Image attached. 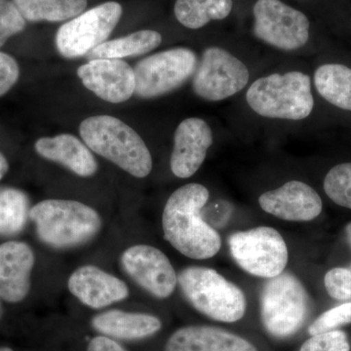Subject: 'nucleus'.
<instances>
[{"label": "nucleus", "instance_id": "nucleus-19", "mask_svg": "<svg viewBox=\"0 0 351 351\" xmlns=\"http://www.w3.org/2000/svg\"><path fill=\"white\" fill-rule=\"evenodd\" d=\"M34 147L43 158L61 164L80 177H91L98 170L89 147L71 134L38 138Z\"/></svg>", "mask_w": 351, "mask_h": 351}, {"label": "nucleus", "instance_id": "nucleus-24", "mask_svg": "<svg viewBox=\"0 0 351 351\" xmlns=\"http://www.w3.org/2000/svg\"><path fill=\"white\" fill-rule=\"evenodd\" d=\"M232 8V0H177L174 13L180 24L198 29L212 21L226 19Z\"/></svg>", "mask_w": 351, "mask_h": 351}, {"label": "nucleus", "instance_id": "nucleus-26", "mask_svg": "<svg viewBox=\"0 0 351 351\" xmlns=\"http://www.w3.org/2000/svg\"><path fill=\"white\" fill-rule=\"evenodd\" d=\"M323 186L332 202L351 210V162L332 167L325 177Z\"/></svg>", "mask_w": 351, "mask_h": 351}, {"label": "nucleus", "instance_id": "nucleus-27", "mask_svg": "<svg viewBox=\"0 0 351 351\" xmlns=\"http://www.w3.org/2000/svg\"><path fill=\"white\" fill-rule=\"evenodd\" d=\"M25 20L12 0H0V48L9 38L24 31Z\"/></svg>", "mask_w": 351, "mask_h": 351}, {"label": "nucleus", "instance_id": "nucleus-6", "mask_svg": "<svg viewBox=\"0 0 351 351\" xmlns=\"http://www.w3.org/2000/svg\"><path fill=\"white\" fill-rule=\"evenodd\" d=\"M260 302L263 327L274 338L292 337L308 315V294L300 279L290 272L267 279Z\"/></svg>", "mask_w": 351, "mask_h": 351}, {"label": "nucleus", "instance_id": "nucleus-25", "mask_svg": "<svg viewBox=\"0 0 351 351\" xmlns=\"http://www.w3.org/2000/svg\"><path fill=\"white\" fill-rule=\"evenodd\" d=\"M29 200L24 191L0 188V235H15L24 230L29 217Z\"/></svg>", "mask_w": 351, "mask_h": 351}, {"label": "nucleus", "instance_id": "nucleus-16", "mask_svg": "<svg viewBox=\"0 0 351 351\" xmlns=\"http://www.w3.org/2000/svg\"><path fill=\"white\" fill-rule=\"evenodd\" d=\"M68 286L71 294L91 308H103L129 295V289L121 279L95 265L76 269L69 277Z\"/></svg>", "mask_w": 351, "mask_h": 351}, {"label": "nucleus", "instance_id": "nucleus-32", "mask_svg": "<svg viewBox=\"0 0 351 351\" xmlns=\"http://www.w3.org/2000/svg\"><path fill=\"white\" fill-rule=\"evenodd\" d=\"M87 351H125L117 341L108 337H96L90 341Z\"/></svg>", "mask_w": 351, "mask_h": 351}, {"label": "nucleus", "instance_id": "nucleus-31", "mask_svg": "<svg viewBox=\"0 0 351 351\" xmlns=\"http://www.w3.org/2000/svg\"><path fill=\"white\" fill-rule=\"evenodd\" d=\"M19 76V64L16 60L6 53L0 52V97L17 83Z\"/></svg>", "mask_w": 351, "mask_h": 351}, {"label": "nucleus", "instance_id": "nucleus-33", "mask_svg": "<svg viewBox=\"0 0 351 351\" xmlns=\"http://www.w3.org/2000/svg\"><path fill=\"white\" fill-rule=\"evenodd\" d=\"M8 161H7L6 157L4 156V154H2V152H0V180L6 175V173L8 172Z\"/></svg>", "mask_w": 351, "mask_h": 351}, {"label": "nucleus", "instance_id": "nucleus-8", "mask_svg": "<svg viewBox=\"0 0 351 351\" xmlns=\"http://www.w3.org/2000/svg\"><path fill=\"white\" fill-rule=\"evenodd\" d=\"M250 78V69L241 59L225 48L211 46L198 62L193 90L201 100L217 103L240 93Z\"/></svg>", "mask_w": 351, "mask_h": 351}, {"label": "nucleus", "instance_id": "nucleus-5", "mask_svg": "<svg viewBox=\"0 0 351 351\" xmlns=\"http://www.w3.org/2000/svg\"><path fill=\"white\" fill-rule=\"evenodd\" d=\"M182 292L196 311L219 322H237L244 317L243 291L215 269L189 267L178 276Z\"/></svg>", "mask_w": 351, "mask_h": 351}, {"label": "nucleus", "instance_id": "nucleus-23", "mask_svg": "<svg viewBox=\"0 0 351 351\" xmlns=\"http://www.w3.org/2000/svg\"><path fill=\"white\" fill-rule=\"evenodd\" d=\"M25 21L63 22L83 13L87 0H12Z\"/></svg>", "mask_w": 351, "mask_h": 351}, {"label": "nucleus", "instance_id": "nucleus-12", "mask_svg": "<svg viewBox=\"0 0 351 351\" xmlns=\"http://www.w3.org/2000/svg\"><path fill=\"white\" fill-rule=\"evenodd\" d=\"M121 263L127 274L157 299H167L174 293L177 274L167 256L156 247H130L122 254Z\"/></svg>", "mask_w": 351, "mask_h": 351}, {"label": "nucleus", "instance_id": "nucleus-17", "mask_svg": "<svg viewBox=\"0 0 351 351\" xmlns=\"http://www.w3.org/2000/svg\"><path fill=\"white\" fill-rule=\"evenodd\" d=\"M34 261V251L25 242L0 245V299L15 304L27 297Z\"/></svg>", "mask_w": 351, "mask_h": 351}, {"label": "nucleus", "instance_id": "nucleus-30", "mask_svg": "<svg viewBox=\"0 0 351 351\" xmlns=\"http://www.w3.org/2000/svg\"><path fill=\"white\" fill-rule=\"evenodd\" d=\"M328 294L338 301L351 300V269L336 267L327 272L324 278Z\"/></svg>", "mask_w": 351, "mask_h": 351}, {"label": "nucleus", "instance_id": "nucleus-29", "mask_svg": "<svg viewBox=\"0 0 351 351\" xmlns=\"http://www.w3.org/2000/svg\"><path fill=\"white\" fill-rule=\"evenodd\" d=\"M300 351H350V345L345 332L334 330L311 336Z\"/></svg>", "mask_w": 351, "mask_h": 351}, {"label": "nucleus", "instance_id": "nucleus-18", "mask_svg": "<svg viewBox=\"0 0 351 351\" xmlns=\"http://www.w3.org/2000/svg\"><path fill=\"white\" fill-rule=\"evenodd\" d=\"M165 351H258L242 337L212 326H189L176 331Z\"/></svg>", "mask_w": 351, "mask_h": 351}, {"label": "nucleus", "instance_id": "nucleus-10", "mask_svg": "<svg viewBox=\"0 0 351 351\" xmlns=\"http://www.w3.org/2000/svg\"><path fill=\"white\" fill-rule=\"evenodd\" d=\"M253 14L254 36L267 46L283 52H295L308 43V18L281 0H257Z\"/></svg>", "mask_w": 351, "mask_h": 351}, {"label": "nucleus", "instance_id": "nucleus-13", "mask_svg": "<svg viewBox=\"0 0 351 351\" xmlns=\"http://www.w3.org/2000/svg\"><path fill=\"white\" fill-rule=\"evenodd\" d=\"M83 85L108 103L128 101L135 94L134 69L120 59L90 60L77 69Z\"/></svg>", "mask_w": 351, "mask_h": 351}, {"label": "nucleus", "instance_id": "nucleus-36", "mask_svg": "<svg viewBox=\"0 0 351 351\" xmlns=\"http://www.w3.org/2000/svg\"><path fill=\"white\" fill-rule=\"evenodd\" d=\"M0 351H14L9 348H0Z\"/></svg>", "mask_w": 351, "mask_h": 351}, {"label": "nucleus", "instance_id": "nucleus-15", "mask_svg": "<svg viewBox=\"0 0 351 351\" xmlns=\"http://www.w3.org/2000/svg\"><path fill=\"white\" fill-rule=\"evenodd\" d=\"M258 204L265 213L288 221H309L322 212L317 191L302 181L292 180L278 189L263 193Z\"/></svg>", "mask_w": 351, "mask_h": 351}, {"label": "nucleus", "instance_id": "nucleus-14", "mask_svg": "<svg viewBox=\"0 0 351 351\" xmlns=\"http://www.w3.org/2000/svg\"><path fill=\"white\" fill-rule=\"evenodd\" d=\"M214 142L213 130L200 117H189L178 125L171 154L170 167L180 179L195 174L206 159Z\"/></svg>", "mask_w": 351, "mask_h": 351}, {"label": "nucleus", "instance_id": "nucleus-20", "mask_svg": "<svg viewBox=\"0 0 351 351\" xmlns=\"http://www.w3.org/2000/svg\"><path fill=\"white\" fill-rule=\"evenodd\" d=\"M92 325L97 331L120 339H142L161 329L158 318L149 314L121 311H106L95 316Z\"/></svg>", "mask_w": 351, "mask_h": 351}, {"label": "nucleus", "instance_id": "nucleus-1", "mask_svg": "<svg viewBox=\"0 0 351 351\" xmlns=\"http://www.w3.org/2000/svg\"><path fill=\"white\" fill-rule=\"evenodd\" d=\"M209 196L203 184H184L170 195L163 210L164 237L176 250L195 260L213 258L221 250L219 232L202 214Z\"/></svg>", "mask_w": 351, "mask_h": 351}, {"label": "nucleus", "instance_id": "nucleus-34", "mask_svg": "<svg viewBox=\"0 0 351 351\" xmlns=\"http://www.w3.org/2000/svg\"><path fill=\"white\" fill-rule=\"evenodd\" d=\"M346 240H348V243L350 245L351 248V223H348V225L346 226Z\"/></svg>", "mask_w": 351, "mask_h": 351}, {"label": "nucleus", "instance_id": "nucleus-2", "mask_svg": "<svg viewBox=\"0 0 351 351\" xmlns=\"http://www.w3.org/2000/svg\"><path fill=\"white\" fill-rule=\"evenodd\" d=\"M245 100L263 119L294 122L306 119L315 104L311 77L301 71L261 76L249 85Z\"/></svg>", "mask_w": 351, "mask_h": 351}, {"label": "nucleus", "instance_id": "nucleus-7", "mask_svg": "<svg viewBox=\"0 0 351 351\" xmlns=\"http://www.w3.org/2000/svg\"><path fill=\"white\" fill-rule=\"evenodd\" d=\"M198 62L195 51L186 47L172 48L145 58L134 68V95L154 99L179 89L193 78Z\"/></svg>", "mask_w": 351, "mask_h": 351}, {"label": "nucleus", "instance_id": "nucleus-9", "mask_svg": "<svg viewBox=\"0 0 351 351\" xmlns=\"http://www.w3.org/2000/svg\"><path fill=\"white\" fill-rule=\"evenodd\" d=\"M228 246L235 263L251 276L272 278L282 274L288 263L285 240L269 226L232 233Z\"/></svg>", "mask_w": 351, "mask_h": 351}, {"label": "nucleus", "instance_id": "nucleus-4", "mask_svg": "<svg viewBox=\"0 0 351 351\" xmlns=\"http://www.w3.org/2000/svg\"><path fill=\"white\" fill-rule=\"evenodd\" d=\"M29 219L39 239L56 249L87 243L100 232V215L93 208L73 200L47 199L34 205Z\"/></svg>", "mask_w": 351, "mask_h": 351}, {"label": "nucleus", "instance_id": "nucleus-28", "mask_svg": "<svg viewBox=\"0 0 351 351\" xmlns=\"http://www.w3.org/2000/svg\"><path fill=\"white\" fill-rule=\"evenodd\" d=\"M351 323V302L334 307L321 314L308 328L311 336L321 332L334 331L337 328Z\"/></svg>", "mask_w": 351, "mask_h": 351}, {"label": "nucleus", "instance_id": "nucleus-3", "mask_svg": "<svg viewBox=\"0 0 351 351\" xmlns=\"http://www.w3.org/2000/svg\"><path fill=\"white\" fill-rule=\"evenodd\" d=\"M83 142L91 151L108 159L136 178H145L152 170V157L140 135L121 120L96 115L80 126Z\"/></svg>", "mask_w": 351, "mask_h": 351}, {"label": "nucleus", "instance_id": "nucleus-11", "mask_svg": "<svg viewBox=\"0 0 351 351\" xmlns=\"http://www.w3.org/2000/svg\"><path fill=\"white\" fill-rule=\"evenodd\" d=\"M122 12L119 3L110 1L69 21L56 34L60 55L66 59L86 56L97 46L108 40L119 24Z\"/></svg>", "mask_w": 351, "mask_h": 351}, {"label": "nucleus", "instance_id": "nucleus-35", "mask_svg": "<svg viewBox=\"0 0 351 351\" xmlns=\"http://www.w3.org/2000/svg\"><path fill=\"white\" fill-rule=\"evenodd\" d=\"M2 314H3V308H2L1 302H0V319H1Z\"/></svg>", "mask_w": 351, "mask_h": 351}, {"label": "nucleus", "instance_id": "nucleus-22", "mask_svg": "<svg viewBox=\"0 0 351 351\" xmlns=\"http://www.w3.org/2000/svg\"><path fill=\"white\" fill-rule=\"evenodd\" d=\"M162 43V36L158 32L144 29L123 36L107 40L94 48L86 55L88 59H123L137 57L156 49Z\"/></svg>", "mask_w": 351, "mask_h": 351}, {"label": "nucleus", "instance_id": "nucleus-21", "mask_svg": "<svg viewBox=\"0 0 351 351\" xmlns=\"http://www.w3.org/2000/svg\"><path fill=\"white\" fill-rule=\"evenodd\" d=\"M313 84L321 98L351 112V68L341 64H321L314 71Z\"/></svg>", "mask_w": 351, "mask_h": 351}]
</instances>
